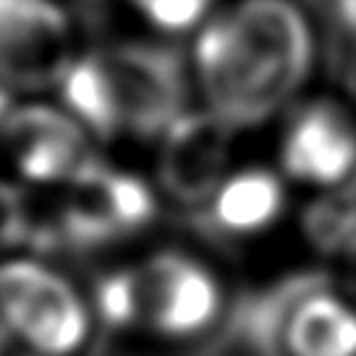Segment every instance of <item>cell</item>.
<instances>
[{
	"label": "cell",
	"mask_w": 356,
	"mask_h": 356,
	"mask_svg": "<svg viewBox=\"0 0 356 356\" xmlns=\"http://www.w3.org/2000/svg\"><path fill=\"white\" fill-rule=\"evenodd\" d=\"M95 309L63 270L34 254L0 259V356H81Z\"/></svg>",
	"instance_id": "cell-4"
},
{
	"label": "cell",
	"mask_w": 356,
	"mask_h": 356,
	"mask_svg": "<svg viewBox=\"0 0 356 356\" xmlns=\"http://www.w3.org/2000/svg\"><path fill=\"white\" fill-rule=\"evenodd\" d=\"M79 50L60 0H0V84L13 95L56 89Z\"/></svg>",
	"instance_id": "cell-6"
},
{
	"label": "cell",
	"mask_w": 356,
	"mask_h": 356,
	"mask_svg": "<svg viewBox=\"0 0 356 356\" xmlns=\"http://www.w3.org/2000/svg\"><path fill=\"white\" fill-rule=\"evenodd\" d=\"M160 37L194 34L225 0H123Z\"/></svg>",
	"instance_id": "cell-12"
},
{
	"label": "cell",
	"mask_w": 356,
	"mask_h": 356,
	"mask_svg": "<svg viewBox=\"0 0 356 356\" xmlns=\"http://www.w3.org/2000/svg\"><path fill=\"white\" fill-rule=\"evenodd\" d=\"M58 102L95 142H157L189 111V63L157 40H115L79 50L58 81Z\"/></svg>",
	"instance_id": "cell-2"
},
{
	"label": "cell",
	"mask_w": 356,
	"mask_h": 356,
	"mask_svg": "<svg viewBox=\"0 0 356 356\" xmlns=\"http://www.w3.org/2000/svg\"><path fill=\"white\" fill-rule=\"evenodd\" d=\"M89 301L105 327L178 346L204 338L220 323L225 286L200 254L163 246L105 270Z\"/></svg>",
	"instance_id": "cell-3"
},
{
	"label": "cell",
	"mask_w": 356,
	"mask_h": 356,
	"mask_svg": "<svg viewBox=\"0 0 356 356\" xmlns=\"http://www.w3.org/2000/svg\"><path fill=\"white\" fill-rule=\"evenodd\" d=\"M204 210L222 234L254 238L283 220L289 210V181L278 168L236 165Z\"/></svg>",
	"instance_id": "cell-10"
},
{
	"label": "cell",
	"mask_w": 356,
	"mask_h": 356,
	"mask_svg": "<svg viewBox=\"0 0 356 356\" xmlns=\"http://www.w3.org/2000/svg\"><path fill=\"white\" fill-rule=\"evenodd\" d=\"M160 212L155 184L136 170L95 157L74 181L56 189L53 210L34 238L71 252H100L142 236Z\"/></svg>",
	"instance_id": "cell-5"
},
{
	"label": "cell",
	"mask_w": 356,
	"mask_h": 356,
	"mask_svg": "<svg viewBox=\"0 0 356 356\" xmlns=\"http://www.w3.org/2000/svg\"><path fill=\"white\" fill-rule=\"evenodd\" d=\"M278 170L289 184L314 191L346 186L356 173V115L335 97L296 105L283 126Z\"/></svg>",
	"instance_id": "cell-9"
},
{
	"label": "cell",
	"mask_w": 356,
	"mask_h": 356,
	"mask_svg": "<svg viewBox=\"0 0 356 356\" xmlns=\"http://www.w3.org/2000/svg\"><path fill=\"white\" fill-rule=\"evenodd\" d=\"M13 108H16V95L6 84H0V126L6 123V118L11 115Z\"/></svg>",
	"instance_id": "cell-14"
},
{
	"label": "cell",
	"mask_w": 356,
	"mask_h": 356,
	"mask_svg": "<svg viewBox=\"0 0 356 356\" xmlns=\"http://www.w3.org/2000/svg\"><path fill=\"white\" fill-rule=\"evenodd\" d=\"M95 139L60 102H16L0 126V147L22 186L56 191L97 157Z\"/></svg>",
	"instance_id": "cell-7"
},
{
	"label": "cell",
	"mask_w": 356,
	"mask_h": 356,
	"mask_svg": "<svg viewBox=\"0 0 356 356\" xmlns=\"http://www.w3.org/2000/svg\"><path fill=\"white\" fill-rule=\"evenodd\" d=\"M34 241V212L22 184L0 176V259Z\"/></svg>",
	"instance_id": "cell-13"
},
{
	"label": "cell",
	"mask_w": 356,
	"mask_h": 356,
	"mask_svg": "<svg viewBox=\"0 0 356 356\" xmlns=\"http://www.w3.org/2000/svg\"><path fill=\"white\" fill-rule=\"evenodd\" d=\"M202 108L236 134L278 118L304 95L317 66V34L299 0H225L189 47Z\"/></svg>",
	"instance_id": "cell-1"
},
{
	"label": "cell",
	"mask_w": 356,
	"mask_h": 356,
	"mask_svg": "<svg viewBox=\"0 0 356 356\" xmlns=\"http://www.w3.org/2000/svg\"><path fill=\"white\" fill-rule=\"evenodd\" d=\"M283 356H356V304L333 289H309L291 301L278 327Z\"/></svg>",
	"instance_id": "cell-11"
},
{
	"label": "cell",
	"mask_w": 356,
	"mask_h": 356,
	"mask_svg": "<svg viewBox=\"0 0 356 356\" xmlns=\"http://www.w3.org/2000/svg\"><path fill=\"white\" fill-rule=\"evenodd\" d=\"M238 134L204 108H189L155 142V189L181 207H207L236 168Z\"/></svg>",
	"instance_id": "cell-8"
}]
</instances>
